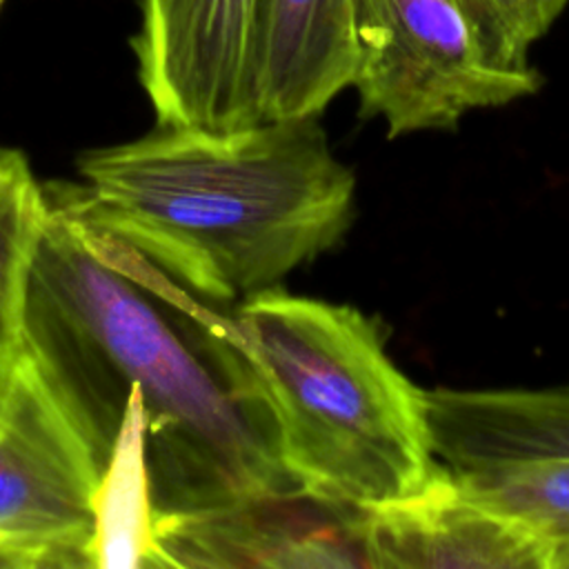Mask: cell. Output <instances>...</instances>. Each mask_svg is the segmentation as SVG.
I'll return each instance as SVG.
<instances>
[{"label": "cell", "instance_id": "8992f818", "mask_svg": "<svg viewBox=\"0 0 569 569\" xmlns=\"http://www.w3.org/2000/svg\"><path fill=\"white\" fill-rule=\"evenodd\" d=\"M102 473L96 447L24 340L0 387V567H93Z\"/></svg>", "mask_w": 569, "mask_h": 569}, {"label": "cell", "instance_id": "7a4b0ae2", "mask_svg": "<svg viewBox=\"0 0 569 569\" xmlns=\"http://www.w3.org/2000/svg\"><path fill=\"white\" fill-rule=\"evenodd\" d=\"M80 182L44 193L216 305L280 287L336 247L356 180L318 116L231 131L158 124L78 158Z\"/></svg>", "mask_w": 569, "mask_h": 569}, {"label": "cell", "instance_id": "5b68a950", "mask_svg": "<svg viewBox=\"0 0 569 569\" xmlns=\"http://www.w3.org/2000/svg\"><path fill=\"white\" fill-rule=\"evenodd\" d=\"M431 449L458 487L569 567V389H431Z\"/></svg>", "mask_w": 569, "mask_h": 569}, {"label": "cell", "instance_id": "6da1fadb", "mask_svg": "<svg viewBox=\"0 0 569 569\" xmlns=\"http://www.w3.org/2000/svg\"><path fill=\"white\" fill-rule=\"evenodd\" d=\"M24 340L104 467L129 393H140L158 516L302 491L231 309L49 198Z\"/></svg>", "mask_w": 569, "mask_h": 569}, {"label": "cell", "instance_id": "7c38bea8", "mask_svg": "<svg viewBox=\"0 0 569 569\" xmlns=\"http://www.w3.org/2000/svg\"><path fill=\"white\" fill-rule=\"evenodd\" d=\"M44 218V187L27 156L0 144V387L24 347L29 269Z\"/></svg>", "mask_w": 569, "mask_h": 569}, {"label": "cell", "instance_id": "30bf717a", "mask_svg": "<svg viewBox=\"0 0 569 569\" xmlns=\"http://www.w3.org/2000/svg\"><path fill=\"white\" fill-rule=\"evenodd\" d=\"M351 0H256L251 73L262 122L320 116L353 84Z\"/></svg>", "mask_w": 569, "mask_h": 569}, {"label": "cell", "instance_id": "52a82bcc", "mask_svg": "<svg viewBox=\"0 0 569 569\" xmlns=\"http://www.w3.org/2000/svg\"><path fill=\"white\" fill-rule=\"evenodd\" d=\"M131 40L158 124L231 131L260 124L251 73L256 0H140Z\"/></svg>", "mask_w": 569, "mask_h": 569}, {"label": "cell", "instance_id": "9c48e42d", "mask_svg": "<svg viewBox=\"0 0 569 569\" xmlns=\"http://www.w3.org/2000/svg\"><path fill=\"white\" fill-rule=\"evenodd\" d=\"M365 538L378 569L553 567L536 533L469 496L440 462L418 493L369 509Z\"/></svg>", "mask_w": 569, "mask_h": 569}, {"label": "cell", "instance_id": "4fadbf2b", "mask_svg": "<svg viewBox=\"0 0 569 569\" xmlns=\"http://www.w3.org/2000/svg\"><path fill=\"white\" fill-rule=\"evenodd\" d=\"M500 36L522 56L567 9L569 0H476Z\"/></svg>", "mask_w": 569, "mask_h": 569}, {"label": "cell", "instance_id": "277c9868", "mask_svg": "<svg viewBox=\"0 0 569 569\" xmlns=\"http://www.w3.org/2000/svg\"><path fill=\"white\" fill-rule=\"evenodd\" d=\"M351 20L360 116L380 118L389 138L456 129L542 84L476 0H351Z\"/></svg>", "mask_w": 569, "mask_h": 569}, {"label": "cell", "instance_id": "8fae6325", "mask_svg": "<svg viewBox=\"0 0 569 569\" xmlns=\"http://www.w3.org/2000/svg\"><path fill=\"white\" fill-rule=\"evenodd\" d=\"M91 560L100 569L164 567L158 547V509L147 465L144 416L138 391L129 393L127 411L98 487Z\"/></svg>", "mask_w": 569, "mask_h": 569}, {"label": "cell", "instance_id": "5bb4252c", "mask_svg": "<svg viewBox=\"0 0 569 569\" xmlns=\"http://www.w3.org/2000/svg\"><path fill=\"white\" fill-rule=\"evenodd\" d=\"M0 7H2V0H0Z\"/></svg>", "mask_w": 569, "mask_h": 569}, {"label": "cell", "instance_id": "ba28073f", "mask_svg": "<svg viewBox=\"0 0 569 569\" xmlns=\"http://www.w3.org/2000/svg\"><path fill=\"white\" fill-rule=\"evenodd\" d=\"M367 511L307 491L222 509L158 516L164 567H371Z\"/></svg>", "mask_w": 569, "mask_h": 569}, {"label": "cell", "instance_id": "3957f363", "mask_svg": "<svg viewBox=\"0 0 569 569\" xmlns=\"http://www.w3.org/2000/svg\"><path fill=\"white\" fill-rule=\"evenodd\" d=\"M231 316L302 491L369 511L431 480L425 389L393 365L371 318L280 287L233 305Z\"/></svg>", "mask_w": 569, "mask_h": 569}]
</instances>
